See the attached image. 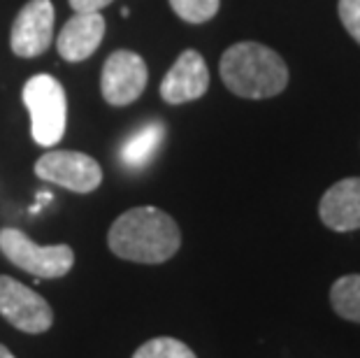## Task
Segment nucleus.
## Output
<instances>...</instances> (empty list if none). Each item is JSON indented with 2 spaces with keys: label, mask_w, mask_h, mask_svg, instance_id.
<instances>
[{
  "label": "nucleus",
  "mask_w": 360,
  "mask_h": 358,
  "mask_svg": "<svg viewBox=\"0 0 360 358\" xmlns=\"http://www.w3.org/2000/svg\"><path fill=\"white\" fill-rule=\"evenodd\" d=\"M107 245L124 261L165 263L181 247V231L170 215L158 207H133L110 228Z\"/></svg>",
  "instance_id": "obj_1"
},
{
  "label": "nucleus",
  "mask_w": 360,
  "mask_h": 358,
  "mask_svg": "<svg viewBox=\"0 0 360 358\" xmlns=\"http://www.w3.org/2000/svg\"><path fill=\"white\" fill-rule=\"evenodd\" d=\"M221 79L235 96L260 98L279 96L288 84V68L274 49L258 42H237L219 63Z\"/></svg>",
  "instance_id": "obj_2"
},
{
  "label": "nucleus",
  "mask_w": 360,
  "mask_h": 358,
  "mask_svg": "<svg viewBox=\"0 0 360 358\" xmlns=\"http://www.w3.org/2000/svg\"><path fill=\"white\" fill-rule=\"evenodd\" d=\"M24 103L30 114L33 140L42 147L58 144L68 121V101L60 82L51 75H35L24 87Z\"/></svg>",
  "instance_id": "obj_3"
},
{
  "label": "nucleus",
  "mask_w": 360,
  "mask_h": 358,
  "mask_svg": "<svg viewBox=\"0 0 360 358\" xmlns=\"http://www.w3.org/2000/svg\"><path fill=\"white\" fill-rule=\"evenodd\" d=\"M0 251L17 268L30 272L37 279L65 277L75 265V251L68 245L40 247L19 228L0 231Z\"/></svg>",
  "instance_id": "obj_4"
},
{
  "label": "nucleus",
  "mask_w": 360,
  "mask_h": 358,
  "mask_svg": "<svg viewBox=\"0 0 360 358\" xmlns=\"http://www.w3.org/2000/svg\"><path fill=\"white\" fill-rule=\"evenodd\" d=\"M35 174L49 184H58L75 193H91L101 186L103 170L96 158L82 151H47L35 163Z\"/></svg>",
  "instance_id": "obj_5"
},
{
  "label": "nucleus",
  "mask_w": 360,
  "mask_h": 358,
  "mask_svg": "<svg viewBox=\"0 0 360 358\" xmlns=\"http://www.w3.org/2000/svg\"><path fill=\"white\" fill-rule=\"evenodd\" d=\"M0 317L7 319L14 328L30 335L49 331L53 324L49 302L33 288L7 275H0Z\"/></svg>",
  "instance_id": "obj_6"
},
{
  "label": "nucleus",
  "mask_w": 360,
  "mask_h": 358,
  "mask_svg": "<svg viewBox=\"0 0 360 358\" xmlns=\"http://www.w3.org/2000/svg\"><path fill=\"white\" fill-rule=\"evenodd\" d=\"M147 82L149 72L142 56L135 54V51L119 49L105 60L101 91L110 105L124 108V105L135 103L142 96V91L147 89Z\"/></svg>",
  "instance_id": "obj_7"
},
{
  "label": "nucleus",
  "mask_w": 360,
  "mask_h": 358,
  "mask_svg": "<svg viewBox=\"0 0 360 358\" xmlns=\"http://www.w3.org/2000/svg\"><path fill=\"white\" fill-rule=\"evenodd\" d=\"M53 24H56V10L51 0H28L12 24V51L24 58L44 54L53 42Z\"/></svg>",
  "instance_id": "obj_8"
},
{
  "label": "nucleus",
  "mask_w": 360,
  "mask_h": 358,
  "mask_svg": "<svg viewBox=\"0 0 360 358\" xmlns=\"http://www.w3.org/2000/svg\"><path fill=\"white\" fill-rule=\"evenodd\" d=\"M207 87H210V70L205 58L195 49H186L167 70L160 84V98L170 105H184L202 98Z\"/></svg>",
  "instance_id": "obj_9"
},
{
  "label": "nucleus",
  "mask_w": 360,
  "mask_h": 358,
  "mask_svg": "<svg viewBox=\"0 0 360 358\" xmlns=\"http://www.w3.org/2000/svg\"><path fill=\"white\" fill-rule=\"evenodd\" d=\"M321 221L337 233L360 228V177H347L333 184L319 203Z\"/></svg>",
  "instance_id": "obj_10"
},
{
  "label": "nucleus",
  "mask_w": 360,
  "mask_h": 358,
  "mask_svg": "<svg viewBox=\"0 0 360 358\" xmlns=\"http://www.w3.org/2000/svg\"><path fill=\"white\" fill-rule=\"evenodd\" d=\"M105 35V19L101 12H75L56 37V49L65 60H84L101 47Z\"/></svg>",
  "instance_id": "obj_11"
},
{
  "label": "nucleus",
  "mask_w": 360,
  "mask_h": 358,
  "mask_svg": "<svg viewBox=\"0 0 360 358\" xmlns=\"http://www.w3.org/2000/svg\"><path fill=\"white\" fill-rule=\"evenodd\" d=\"M163 140L165 126L160 121H149V124L140 126L121 147V163L130 167V170H140V167H144L154 158Z\"/></svg>",
  "instance_id": "obj_12"
},
{
  "label": "nucleus",
  "mask_w": 360,
  "mask_h": 358,
  "mask_svg": "<svg viewBox=\"0 0 360 358\" xmlns=\"http://www.w3.org/2000/svg\"><path fill=\"white\" fill-rule=\"evenodd\" d=\"M330 305L342 319L360 324V275L337 279L330 288Z\"/></svg>",
  "instance_id": "obj_13"
},
{
  "label": "nucleus",
  "mask_w": 360,
  "mask_h": 358,
  "mask_svg": "<svg viewBox=\"0 0 360 358\" xmlns=\"http://www.w3.org/2000/svg\"><path fill=\"white\" fill-rule=\"evenodd\" d=\"M133 358H198L188 345L174 338H154L137 349Z\"/></svg>",
  "instance_id": "obj_14"
},
{
  "label": "nucleus",
  "mask_w": 360,
  "mask_h": 358,
  "mask_svg": "<svg viewBox=\"0 0 360 358\" xmlns=\"http://www.w3.org/2000/svg\"><path fill=\"white\" fill-rule=\"evenodd\" d=\"M177 17L188 24H205L219 12L221 0H170Z\"/></svg>",
  "instance_id": "obj_15"
},
{
  "label": "nucleus",
  "mask_w": 360,
  "mask_h": 358,
  "mask_svg": "<svg viewBox=\"0 0 360 358\" xmlns=\"http://www.w3.org/2000/svg\"><path fill=\"white\" fill-rule=\"evenodd\" d=\"M340 19L349 35L360 44V0H340Z\"/></svg>",
  "instance_id": "obj_16"
},
{
  "label": "nucleus",
  "mask_w": 360,
  "mask_h": 358,
  "mask_svg": "<svg viewBox=\"0 0 360 358\" xmlns=\"http://www.w3.org/2000/svg\"><path fill=\"white\" fill-rule=\"evenodd\" d=\"M110 3H114V0H70V7L75 12L84 14V12H101Z\"/></svg>",
  "instance_id": "obj_17"
},
{
  "label": "nucleus",
  "mask_w": 360,
  "mask_h": 358,
  "mask_svg": "<svg viewBox=\"0 0 360 358\" xmlns=\"http://www.w3.org/2000/svg\"><path fill=\"white\" fill-rule=\"evenodd\" d=\"M0 358H17V356H14L5 345H0Z\"/></svg>",
  "instance_id": "obj_18"
}]
</instances>
